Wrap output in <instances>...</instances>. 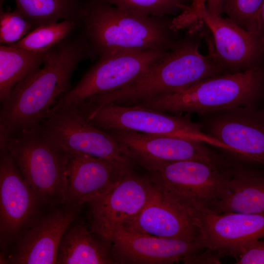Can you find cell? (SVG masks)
Segmentation results:
<instances>
[{"instance_id":"obj_2","label":"cell","mask_w":264,"mask_h":264,"mask_svg":"<svg viewBox=\"0 0 264 264\" xmlns=\"http://www.w3.org/2000/svg\"><path fill=\"white\" fill-rule=\"evenodd\" d=\"M201 37L198 31H187L171 50L133 82L116 90L87 98L84 106L91 111L109 104L137 105L224 74L209 53L204 56L200 53Z\"/></svg>"},{"instance_id":"obj_21","label":"cell","mask_w":264,"mask_h":264,"mask_svg":"<svg viewBox=\"0 0 264 264\" xmlns=\"http://www.w3.org/2000/svg\"><path fill=\"white\" fill-rule=\"evenodd\" d=\"M83 223L71 224L64 234L59 246L57 264H115L110 243L99 241Z\"/></svg>"},{"instance_id":"obj_26","label":"cell","mask_w":264,"mask_h":264,"mask_svg":"<svg viewBox=\"0 0 264 264\" xmlns=\"http://www.w3.org/2000/svg\"><path fill=\"white\" fill-rule=\"evenodd\" d=\"M264 0H224L223 13L246 30L258 34L259 15Z\"/></svg>"},{"instance_id":"obj_19","label":"cell","mask_w":264,"mask_h":264,"mask_svg":"<svg viewBox=\"0 0 264 264\" xmlns=\"http://www.w3.org/2000/svg\"><path fill=\"white\" fill-rule=\"evenodd\" d=\"M152 185L150 197L144 208L132 220L122 226L156 237L197 240L198 231L191 219Z\"/></svg>"},{"instance_id":"obj_3","label":"cell","mask_w":264,"mask_h":264,"mask_svg":"<svg viewBox=\"0 0 264 264\" xmlns=\"http://www.w3.org/2000/svg\"><path fill=\"white\" fill-rule=\"evenodd\" d=\"M173 18L123 10L100 0H85L81 29L95 56L117 50L169 51L178 39Z\"/></svg>"},{"instance_id":"obj_8","label":"cell","mask_w":264,"mask_h":264,"mask_svg":"<svg viewBox=\"0 0 264 264\" xmlns=\"http://www.w3.org/2000/svg\"><path fill=\"white\" fill-rule=\"evenodd\" d=\"M99 129L132 131L200 141L225 150L227 146L202 131L186 116L170 115L139 105L109 104L83 113Z\"/></svg>"},{"instance_id":"obj_18","label":"cell","mask_w":264,"mask_h":264,"mask_svg":"<svg viewBox=\"0 0 264 264\" xmlns=\"http://www.w3.org/2000/svg\"><path fill=\"white\" fill-rule=\"evenodd\" d=\"M132 167L85 154H68L65 204L81 207L97 199L112 189Z\"/></svg>"},{"instance_id":"obj_7","label":"cell","mask_w":264,"mask_h":264,"mask_svg":"<svg viewBox=\"0 0 264 264\" xmlns=\"http://www.w3.org/2000/svg\"><path fill=\"white\" fill-rule=\"evenodd\" d=\"M182 29L198 23L211 34L207 41L209 53L226 73H235L264 65V48L258 34L242 28L228 18L212 14L202 3L188 8L178 16Z\"/></svg>"},{"instance_id":"obj_27","label":"cell","mask_w":264,"mask_h":264,"mask_svg":"<svg viewBox=\"0 0 264 264\" xmlns=\"http://www.w3.org/2000/svg\"><path fill=\"white\" fill-rule=\"evenodd\" d=\"M33 30L31 25L16 9L12 11L0 10V44H14Z\"/></svg>"},{"instance_id":"obj_6","label":"cell","mask_w":264,"mask_h":264,"mask_svg":"<svg viewBox=\"0 0 264 264\" xmlns=\"http://www.w3.org/2000/svg\"><path fill=\"white\" fill-rule=\"evenodd\" d=\"M0 142L5 145L42 203L65 204L68 154L45 138L39 125L6 136L0 134Z\"/></svg>"},{"instance_id":"obj_10","label":"cell","mask_w":264,"mask_h":264,"mask_svg":"<svg viewBox=\"0 0 264 264\" xmlns=\"http://www.w3.org/2000/svg\"><path fill=\"white\" fill-rule=\"evenodd\" d=\"M39 126L43 135L66 153L85 154L122 166H132L133 162L123 154L112 136L91 124L76 105L57 110Z\"/></svg>"},{"instance_id":"obj_1","label":"cell","mask_w":264,"mask_h":264,"mask_svg":"<svg viewBox=\"0 0 264 264\" xmlns=\"http://www.w3.org/2000/svg\"><path fill=\"white\" fill-rule=\"evenodd\" d=\"M73 32L48 50L43 67L17 84L1 103L0 134L40 125L72 88L79 64L95 56L82 30Z\"/></svg>"},{"instance_id":"obj_24","label":"cell","mask_w":264,"mask_h":264,"mask_svg":"<svg viewBox=\"0 0 264 264\" xmlns=\"http://www.w3.org/2000/svg\"><path fill=\"white\" fill-rule=\"evenodd\" d=\"M78 27L75 22L63 20L40 26L10 46L36 52H46L70 35Z\"/></svg>"},{"instance_id":"obj_4","label":"cell","mask_w":264,"mask_h":264,"mask_svg":"<svg viewBox=\"0 0 264 264\" xmlns=\"http://www.w3.org/2000/svg\"><path fill=\"white\" fill-rule=\"evenodd\" d=\"M264 101V65L200 81L181 90L137 104L162 112L211 113L236 107H258Z\"/></svg>"},{"instance_id":"obj_22","label":"cell","mask_w":264,"mask_h":264,"mask_svg":"<svg viewBox=\"0 0 264 264\" xmlns=\"http://www.w3.org/2000/svg\"><path fill=\"white\" fill-rule=\"evenodd\" d=\"M85 0H15L16 10L33 29L43 25L68 20L81 26Z\"/></svg>"},{"instance_id":"obj_20","label":"cell","mask_w":264,"mask_h":264,"mask_svg":"<svg viewBox=\"0 0 264 264\" xmlns=\"http://www.w3.org/2000/svg\"><path fill=\"white\" fill-rule=\"evenodd\" d=\"M231 162L230 189L214 213H264V170Z\"/></svg>"},{"instance_id":"obj_30","label":"cell","mask_w":264,"mask_h":264,"mask_svg":"<svg viewBox=\"0 0 264 264\" xmlns=\"http://www.w3.org/2000/svg\"><path fill=\"white\" fill-rule=\"evenodd\" d=\"M258 35L264 48V0L259 12Z\"/></svg>"},{"instance_id":"obj_23","label":"cell","mask_w":264,"mask_h":264,"mask_svg":"<svg viewBox=\"0 0 264 264\" xmlns=\"http://www.w3.org/2000/svg\"><path fill=\"white\" fill-rule=\"evenodd\" d=\"M47 52H36L0 44V103L17 84L40 68L44 62Z\"/></svg>"},{"instance_id":"obj_11","label":"cell","mask_w":264,"mask_h":264,"mask_svg":"<svg viewBox=\"0 0 264 264\" xmlns=\"http://www.w3.org/2000/svg\"><path fill=\"white\" fill-rule=\"evenodd\" d=\"M42 203L0 143V243L3 260L20 236L38 219Z\"/></svg>"},{"instance_id":"obj_28","label":"cell","mask_w":264,"mask_h":264,"mask_svg":"<svg viewBox=\"0 0 264 264\" xmlns=\"http://www.w3.org/2000/svg\"><path fill=\"white\" fill-rule=\"evenodd\" d=\"M236 258L238 264H264V240L252 242Z\"/></svg>"},{"instance_id":"obj_17","label":"cell","mask_w":264,"mask_h":264,"mask_svg":"<svg viewBox=\"0 0 264 264\" xmlns=\"http://www.w3.org/2000/svg\"><path fill=\"white\" fill-rule=\"evenodd\" d=\"M80 207L57 209L39 219L20 236L0 264H54L61 239Z\"/></svg>"},{"instance_id":"obj_5","label":"cell","mask_w":264,"mask_h":264,"mask_svg":"<svg viewBox=\"0 0 264 264\" xmlns=\"http://www.w3.org/2000/svg\"><path fill=\"white\" fill-rule=\"evenodd\" d=\"M231 163L198 160L165 163L150 172L153 186L192 221L214 212L230 189Z\"/></svg>"},{"instance_id":"obj_9","label":"cell","mask_w":264,"mask_h":264,"mask_svg":"<svg viewBox=\"0 0 264 264\" xmlns=\"http://www.w3.org/2000/svg\"><path fill=\"white\" fill-rule=\"evenodd\" d=\"M168 51L122 50L101 56L77 84L59 99L48 117L66 107L77 105L92 96L111 92L129 85Z\"/></svg>"},{"instance_id":"obj_16","label":"cell","mask_w":264,"mask_h":264,"mask_svg":"<svg viewBox=\"0 0 264 264\" xmlns=\"http://www.w3.org/2000/svg\"><path fill=\"white\" fill-rule=\"evenodd\" d=\"M110 244L115 264H170L204 249L199 239L188 241L156 237L124 226L114 230Z\"/></svg>"},{"instance_id":"obj_12","label":"cell","mask_w":264,"mask_h":264,"mask_svg":"<svg viewBox=\"0 0 264 264\" xmlns=\"http://www.w3.org/2000/svg\"><path fill=\"white\" fill-rule=\"evenodd\" d=\"M105 132L118 143L123 154L149 172L170 162H227V160L208 148L207 144L200 141L128 130H112Z\"/></svg>"},{"instance_id":"obj_31","label":"cell","mask_w":264,"mask_h":264,"mask_svg":"<svg viewBox=\"0 0 264 264\" xmlns=\"http://www.w3.org/2000/svg\"><path fill=\"white\" fill-rule=\"evenodd\" d=\"M186 0V1H187V3H188V2L189 0Z\"/></svg>"},{"instance_id":"obj_13","label":"cell","mask_w":264,"mask_h":264,"mask_svg":"<svg viewBox=\"0 0 264 264\" xmlns=\"http://www.w3.org/2000/svg\"><path fill=\"white\" fill-rule=\"evenodd\" d=\"M207 134L248 164L264 166V109L236 107L199 115Z\"/></svg>"},{"instance_id":"obj_29","label":"cell","mask_w":264,"mask_h":264,"mask_svg":"<svg viewBox=\"0 0 264 264\" xmlns=\"http://www.w3.org/2000/svg\"><path fill=\"white\" fill-rule=\"evenodd\" d=\"M224 0H192V3L196 4L202 2L205 3L206 10L210 13L221 16L223 13Z\"/></svg>"},{"instance_id":"obj_25","label":"cell","mask_w":264,"mask_h":264,"mask_svg":"<svg viewBox=\"0 0 264 264\" xmlns=\"http://www.w3.org/2000/svg\"><path fill=\"white\" fill-rule=\"evenodd\" d=\"M123 10L156 17L170 16L188 6L186 0H100Z\"/></svg>"},{"instance_id":"obj_14","label":"cell","mask_w":264,"mask_h":264,"mask_svg":"<svg viewBox=\"0 0 264 264\" xmlns=\"http://www.w3.org/2000/svg\"><path fill=\"white\" fill-rule=\"evenodd\" d=\"M152 187L148 176L128 169L112 189L89 203L90 230L110 244L114 230L132 220L144 208Z\"/></svg>"},{"instance_id":"obj_32","label":"cell","mask_w":264,"mask_h":264,"mask_svg":"<svg viewBox=\"0 0 264 264\" xmlns=\"http://www.w3.org/2000/svg\"><path fill=\"white\" fill-rule=\"evenodd\" d=\"M264 109V106H263V108Z\"/></svg>"},{"instance_id":"obj_15","label":"cell","mask_w":264,"mask_h":264,"mask_svg":"<svg viewBox=\"0 0 264 264\" xmlns=\"http://www.w3.org/2000/svg\"><path fill=\"white\" fill-rule=\"evenodd\" d=\"M204 249L236 258L253 241L264 238V213L207 212L193 220Z\"/></svg>"}]
</instances>
